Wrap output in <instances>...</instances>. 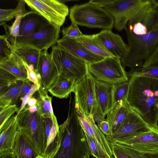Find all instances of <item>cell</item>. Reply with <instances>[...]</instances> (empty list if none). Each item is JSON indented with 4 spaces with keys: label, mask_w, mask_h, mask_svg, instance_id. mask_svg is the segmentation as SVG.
I'll use <instances>...</instances> for the list:
<instances>
[{
    "label": "cell",
    "mask_w": 158,
    "mask_h": 158,
    "mask_svg": "<svg viewBox=\"0 0 158 158\" xmlns=\"http://www.w3.org/2000/svg\"><path fill=\"white\" fill-rule=\"evenodd\" d=\"M154 64H158V46L145 63V65L146 66Z\"/></svg>",
    "instance_id": "obj_46"
},
{
    "label": "cell",
    "mask_w": 158,
    "mask_h": 158,
    "mask_svg": "<svg viewBox=\"0 0 158 158\" xmlns=\"http://www.w3.org/2000/svg\"><path fill=\"white\" fill-rule=\"evenodd\" d=\"M49 22L38 13L29 12L22 17L20 27V36L31 35Z\"/></svg>",
    "instance_id": "obj_23"
},
{
    "label": "cell",
    "mask_w": 158,
    "mask_h": 158,
    "mask_svg": "<svg viewBox=\"0 0 158 158\" xmlns=\"http://www.w3.org/2000/svg\"><path fill=\"white\" fill-rule=\"evenodd\" d=\"M130 108L125 99L114 107L108 113L105 119L109 124L111 135L116 132L123 123Z\"/></svg>",
    "instance_id": "obj_24"
},
{
    "label": "cell",
    "mask_w": 158,
    "mask_h": 158,
    "mask_svg": "<svg viewBox=\"0 0 158 158\" xmlns=\"http://www.w3.org/2000/svg\"><path fill=\"white\" fill-rule=\"evenodd\" d=\"M56 43L57 45L60 48L84 60L88 64L98 62L105 58L92 52L76 39L63 37L58 40Z\"/></svg>",
    "instance_id": "obj_19"
},
{
    "label": "cell",
    "mask_w": 158,
    "mask_h": 158,
    "mask_svg": "<svg viewBox=\"0 0 158 158\" xmlns=\"http://www.w3.org/2000/svg\"><path fill=\"white\" fill-rule=\"evenodd\" d=\"M50 54L60 75L78 80L89 72L87 63L57 45L52 47Z\"/></svg>",
    "instance_id": "obj_7"
},
{
    "label": "cell",
    "mask_w": 158,
    "mask_h": 158,
    "mask_svg": "<svg viewBox=\"0 0 158 158\" xmlns=\"http://www.w3.org/2000/svg\"><path fill=\"white\" fill-rule=\"evenodd\" d=\"M23 81L18 80L3 94L0 96V107L2 108L15 104L20 98Z\"/></svg>",
    "instance_id": "obj_30"
},
{
    "label": "cell",
    "mask_w": 158,
    "mask_h": 158,
    "mask_svg": "<svg viewBox=\"0 0 158 158\" xmlns=\"http://www.w3.org/2000/svg\"><path fill=\"white\" fill-rule=\"evenodd\" d=\"M36 158H44V157H43V156L41 155L38 156H37Z\"/></svg>",
    "instance_id": "obj_51"
},
{
    "label": "cell",
    "mask_w": 158,
    "mask_h": 158,
    "mask_svg": "<svg viewBox=\"0 0 158 158\" xmlns=\"http://www.w3.org/2000/svg\"><path fill=\"white\" fill-rule=\"evenodd\" d=\"M62 32L63 37H67L73 39H76L83 35L79 29L78 25L73 23H72L70 26L63 28Z\"/></svg>",
    "instance_id": "obj_39"
},
{
    "label": "cell",
    "mask_w": 158,
    "mask_h": 158,
    "mask_svg": "<svg viewBox=\"0 0 158 158\" xmlns=\"http://www.w3.org/2000/svg\"><path fill=\"white\" fill-rule=\"evenodd\" d=\"M117 144L132 158H158V153L152 154H143L137 152L122 145Z\"/></svg>",
    "instance_id": "obj_41"
},
{
    "label": "cell",
    "mask_w": 158,
    "mask_h": 158,
    "mask_svg": "<svg viewBox=\"0 0 158 158\" xmlns=\"http://www.w3.org/2000/svg\"><path fill=\"white\" fill-rule=\"evenodd\" d=\"M22 17L21 16L16 17L11 25L6 24L3 25L6 32V39L11 46L15 40L20 36V27Z\"/></svg>",
    "instance_id": "obj_33"
},
{
    "label": "cell",
    "mask_w": 158,
    "mask_h": 158,
    "mask_svg": "<svg viewBox=\"0 0 158 158\" xmlns=\"http://www.w3.org/2000/svg\"><path fill=\"white\" fill-rule=\"evenodd\" d=\"M25 106L17 116L18 127L31 142L39 155L42 156L44 149V118L37 111L33 113Z\"/></svg>",
    "instance_id": "obj_5"
},
{
    "label": "cell",
    "mask_w": 158,
    "mask_h": 158,
    "mask_svg": "<svg viewBox=\"0 0 158 158\" xmlns=\"http://www.w3.org/2000/svg\"><path fill=\"white\" fill-rule=\"evenodd\" d=\"M111 144L112 154L115 158H132L115 143Z\"/></svg>",
    "instance_id": "obj_43"
},
{
    "label": "cell",
    "mask_w": 158,
    "mask_h": 158,
    "mask_svg": "<svg viewBox=\"0 0 158 158\" xmlns=\"http://www.w3.org/2000/svg\"><path fill=\"white\" fill-rule=\"evenodd\" d=\"M13 51L19 56L28 67L38 73L41 52L28 46L12 47Z\"/></svg>",
    "instance_id": "obj_27"
},
{
    "label": "cell",
    "mask_w": 158,
    "mask_h": 158,
    "mask_svg": "<svg viewBox=\"0 0 158 158\" xmlns=\"http://www.w3.org/2000/svg\"><path fill=\"white\" fill-rule=\"evenodd\" d=\"M97 40L114 56L121 59L128 50V44L119 35L110 30H103L95 34Z\"/></svg>",
    "instance_id": "obj_18"
},
{
    "label": "cell",
    "mask_w": 158,
    "mask_h": 158,
    "mask_svg": "<svg viewBox=\"0 0 158 158\" xmlns=\"http://www.w3.org/2000/svg\"><path fill=\"white\" fill-rule=\"evenodd\" d=\"M47 90L41 86L38 91L37 111L44 118H51L56 120L57 118L53 113L52 106V98L48 95Z\"/></svg>",
    "instance_id": "obj_29"
},
{
    "label": "cell",
    "mask_w": 158,
    "mask_h": 158,
    "mask_svg": "<svg viewBox=\"0 0 158 158\" xmlns=\"http://www.w3.org/2000/svg\"><path fill=\"white\" fill-rule=\"evenodd\" d=\"M128 50L121 59L123 66L131 69L143 67L158 46V28L142 35L133 33L126 27Z\"/></svg>",
    "instance_id": "obj_3"
},
{
    "label": "cell",
    "mask_w": 158,
    "mask_h": 158,
    "mask_svg": "<svg viewBox=\"0 0 158 158\" xmlns=\"http://www.w3.org/2000/svg\"><path fill=\"white\" fill-rule=\"evenodd\" d=\"M18 80L13 74L0 68V96L5 93Z\"/></svg>",
    "instance_id": "obj_35"
},
{
    "label": "cell",
    "mask_w": 158,
    "mask_h": 158,
    "mask_svg": "<svg viewBox=\"0 0 158 158\" xmlns=\"http://www.w3.org/2000/svg\"><path fill=\"white\" fill-rule=\"evenodd\" d=\"M153 129H155L150 127L131 108L120 127L114 133L106 137L111 144L123 141Z\"/></svg>",
    "instance_id": "obj_13"
},
{
    "label": "cell",
    "mask_w": 158,
    "mask_h": 158,
    "mask_svg": "<svg viewBox=\"0 0 158 158\" xmlns=\"http://www.w3.org/2000/svg\"><path fill=\"white\" fill-rule=\"evenodd\" d=\"M34 84L28 79L23 81L19 98L21 100L25 95L31 92Z\"/></svg>",
    "instance_id": "obj_44"
},
{
    "label": "cell",
    "mask_w": 158,
    "mask_h": 158,
    "mask_svg": "<svg viewBox=\"0 0 158 158\" xmlns=\"http://www.w3.org/2000/svg\"><path fill=\"white\" fill-rule=\"evenodd\" d=\"M24 0H21L15 9H0V25L3 26L6 23L19 16L22 17L27 14L29 11L25 9Z\"/></svg>",
    "instance_id": "obj_31"
},
{
    "label": "cell",
    "mask_w": 158,
    "mask_h": 158,
    "mask_svg": "<svg viewBox=\"0 0 158 158\" xmlns=\"http://www.w3.org/2000/svg\"><path fill=\"white\" fill-rule=\"evenodd\" d=\"M88 65L89 72L96 80L111 84L129 80L121 59L118 57H106Z\"/></svg>",
    "instance_id": "obj_6"
},
{
    "label": "cell",
    "mask_w": 158,
    "mask_h": 158,
    "mask_svg": "<svg viewBox=\"0 0 158 158\" xmlns=\"http://www.w3.org/2000/svg\"><path fill=\"white\" fill-rule=\"evenodd\" d=\"M126 27L137 35L153 31L158 28V6L149 0L128 22Z\"/></svg>",
    "instance_id": "obj_11"
},
{
    "label": "cell",
    "mask_w": 158,
    "mask_h": 158,
    "mask_svg": "<svg viewBox=\"0 0 158 158\" xmlns=\"http://www.w3.org/2000/svg\"><path fill=\"white\" fill-rule=\"evenodd\" d=\"M76 39L89 51L97 55L104 58L114 56L97 40L95 34H83Z\"/></svg>",
    "instance_id": "obj_28"
},
{
    "label": "cell",
    "mask_w": 158,
    "mask_h": 158,
    "mask_svg": "<svg viewBox=\"0 0 158 158\" xmlns=\"http://www.w3.org/2000/svg\"><path fill=\"white\" fill-rule=\"evenodd\" d=\"M44 118V149L42 156L53 158L58 151L61 143V136L57 119Z\"/></svg>",
    "instance_id": "obj_16"
},
{
    "label": "cell",
    "mask_w": 158,
    "mask_h": 158,
    "mask_svg": "<svg viewBox=\"0 0 158 158\" xmlns=\"http://www.w3.org/2000/svg\"><path fill=\"white\" fill-rule=\"evenodd\" d=\"M116 143L143 154L158 153V130L153 129Z\"/></svg>",
    "instance_id": "obj_14"
},
{
    "label": "cell",
    "mask_w": 158,
    "mask_h": 158,
    "mask_svg": "<svg viewBox=\"0 0 158 158\" xmlns=\"http://www.w3.org/2000/svg\"><path fill=\"white\" fill-rule=\"evenodd\" d=\"M37 110L38 107L37 104L30 106L28 109L29 111L31 113H35L37 112Z\"/></svg>",
    "instance_id": "obj_50"
},
{
    "label": "cell",
    "mask_w": 158,
    "mask_h": 158,
    "mask_svg": "<svg viewBox=\"0 0 158 158\" xmlns=\"http://www.w3.org/2000/svg\"><path fill=\"white\" fill-rule=\"evenodd\" d=\"M37 74L40 76L41 86L47 90L60 75L51 54L48 53V50L41 52Z\"/></svg>",
    "instance_id": "obj_17"
},
{
    "label": "cell",
    "mask_w": 158,
    "mask_h": 158,
    "mask_svg": "<svg viewBox=\"0 0 158 158\" xmlns=\"http://www.w3.org/2000/svg\"><path fill=\"white\" fill-rule=\"evenodd\" d=\"M41 86V84L39 82L38 83L34 84L32 87L31 92L25 95L21 100L22 102L20 109L17 112L16 115L18 116L19 113L22 111L23 109L26 106L27 103L31 97L37 91H38Z\"/></svg>",
    "instance_id": "obj_42"
},
{
    "label": "cell",
    "mask_w": 158,
    "mask_h": 158,
    "mask_svg": "<svg viewBox=\"0 0 158 158\" xmlns=\"http://www.w3.org/2000/svg\"><path fill=\"white\" fill-rule=\"evenodd\" d=\"M149 0H117L105 7L113 18L114 26L117 31L125 29L128 22Z\"/></svg>",
    "instance_id": "obj_10"
},
{
    "label": "cell",
    "mask_w": 158,
    "mask_h": 158,
    "mask_svg": "<svg viewBox=\"0 0 158 158\" xmlns=\"http://www.w3.org/2000/svg\"><path fill=\"white\" fill-rule=\"evenodd\" d=\"M19 110L15 104L0 108V128L3 125L13 114L16 112H17Z\"/></svg>",
    "instance_id": "obj_38"
},
{
    "label": "cell",
    "mask_w": 158,
    "mask_h": 158,
    "mask_svg": "<svg viewBox=\"0 0 158 158\" xmlns=\"http://www.w3.org/2000/svg\"><path fill=\"white\" fill-rule=\"evenodd\" d=\"M17 117H11L0 128V153L12 151L18 130Z\"/></svg>",
    "instance_id": "obj_21"
},
{
    "label": "cell",
    "mask_w": 158,
    "mask_h": 158,
    "mask_svg": "<svg viewBox=\"0 0 158 158\" xmlns=\"http://www.w3.org/2000/svg\"><path fill=\"white\" fill-rule=\"evenodd\" d=\"M60 31V27L49 23L30 35L17 37L11 46H28L40 51L48 50L57 43Z\"/></svg>",
    "instance_id": "obj_8"
},
{
    "label": "cell",
    "mask_w": 158,
    "mask_h": 158,
    "mask_svg": "<svg viewBox=\"0 0 158 158\" xmlns=\"http://www.w3.org/2000/svg\"><path fill=\"white\" fill-rule=\"evenodd\" d=\"M25 64L27 71V79L34 84L38 83L40 81L37 74L27 64L25 63Z\"/></svg>",
    "instance_id": "obj_45"
},
{
    "label": "cell",
    "mask_w": 158,
    "mask_h": 158,
    "mask_svg": "<svg viewBox=\"0 0 158 158\" xmlns=\"http://www.w3.org/2000/svg\"><path fill=\"white\" fill-rule=\"evenodd\" d=\"M114 85L95 79L97 111L104 118L113 107Z\"/></svg>",
    "instance_id": "obj_20"
},
{
    "label": "cell",
    "mask_w": 158,
    "mask_h": 158,
    "mask_svg": "<svg viewBox=\"0 0 158 158\" xmlns=\"http://www.w3.org/2000/svg\"><path fill=\"white\" fill-rule=\"evenodd\" d=\"M90 152L91 155L96 158H115L111 156L93 139L85 135Z\"/></svg>",
    "instance_id": "obj_36"
},
{
    "label": "cell",
    "mask_w": 158,
    "mask_h": 158,
    "mask_svg": "<svg viewBox=\"0 0 158 158\" xmlns=\"http://www.w3.org/2000/svg\"><path fill=\"white\" fill-rule=\"evenodd\" d=\"M66 120L59 125L61 136L60 148L53 158H89L90 152L85 133L76 113L74 100Z\"/></svg>",
    "instance_id": "obj_2"
},
{
    "label": "cell",
    "mask_w": 158,
    "mask_h": 158,
    "mask_svg": "<svg viewBox=\"0 0 158 158\" xmlns=\"http://www.w3.org/2000/svg\"><path fill=\"white\" fill-rule=\"evenodd\" d=\"M37 103V99L34 97H31L28 101L26 106L29 108L31 106L36 105Z\"/></svg>",
    "instance_id": "obj_49"
},
{
    "label": "cell",
    "mask_w": 158,
    "mask_h": 158,
    "mask_svg": "<svg viewBox=\"0 0 158 158\" xmlns=\"http://www.w3.org/2000/svg\"><path fill=\"white\" fill-rule=\"evenodd\" d=\"M32 10L40 14L49 23L61 27L69 12L68 6L57 0H24Z\"/></svg>",
    "instance_id": "obj_12"
},
{
    "label": "cell",
    "mask_w": 158,
    "mask_h": 158,
    "mask_svg": "<svg viewBox=\"0 0 158 158\" xmlns=\"http://www.w3.org/2000/svg\"><path fill=\"white\" fill-rule=\"evenodd\" d=\"M73 92L75 103L88 116L94 117L98 112L95 90V79L89 72L77 80Z\"/></svg>",
    "instance_id": "obj_9"
},
{
    "label": "cell",
    "mask_w": 158,
    "mask_h": 158,
    "mask_svg": "<svg viewBox=\"0 0 158 158\" xmlns=\"http://www.w3.org/2000/svg\"><path fill=\"white\" fill-rule=\"evenodd\" d=\"M129 85V80L114 85L113 107L121 101L126 99Z\"/></svg>",
    "instance_id": "obj_34"
},
{
    "label": "cell",
    "mask_w": 158,
    "mask_h": 158,
    "mask_svg": "<svg viewBox=\"0 0 158 158\" xmlns=\"http://www.w3.org/2000/svg\"><path fill=\"white\" fill-rule=\"evenodd\" d=\"M117 0H91L89 2L96 6L103 8L116 2Z\"/></svg>",
    "instance_id": "obj_47"
},
{
    "label": "cell",
    "mask_w": 158,
    "mask_h": 158,
    "mask_svg": "<svg viewBox=\"0 0 158 158\" xmlns=\"http://www.w3.org/2000/svg\"><path fill=\"white\" fill-rule=\"evenodd\" d=\"M75 107L78 120L85 134L101 146L108 154L113 156L110 143L95 123L94 117L86 115L75 103Z\"/></svg>",
    "instance_id": "obj_15"
},
{
    "label": "cell",
    "mask_w": 158,
    "mask_h": 158,
    "mask_svg": "<svg viewBox=\"0 0 158 158\" xmlns=\"http://www.w3.org/2000/svg\"><path fill=\"white\" fill-rule=\"evenodd\" d=\"M0 158H16L12 151L0 153Z\"/></svg>",
    "instance_id": "obj_48"
},
{
    "label": "cell",
    "mask_w": 158,
    "mask_h": 158,
    "mask_svg": "<svg viewBox=\"0 0 158 158\" xmlns=\"http://www.w3.org/2000/svg\"><path fill=\"white\" fill-rule=\"evenodd\" d=\"M129 80L128 105L150 127L158 130V79L132 76Z\"/></svg>",
    "instance_id": "obj_1"
},
{
    "label": "cell",
    "mask_w": 158,
    "mask_h": 158,
    "mask_svg": "<svg viewBox=\"0 0 158 158\" xmlns=\"http://www.w3.org/2000/svg\"><path fill=\"white\" fill-rule=\"evenodd\" d=\"M69 13L72 23L78 25L110 30L114 26L112 17L103 8L89 2L74 5L70 9Z\"/></svg>",
    "instance_id": "obj_4"
},
{
    "label": "cell",
    "mask_w": 158,
    "mask_h": 158,
    "mask_svg": "<svg viewBox=\"0 0 158 158\" xmlns=\"http://www.w3.org/2000/svg\"><path fill=\"white\" fill-rule=\"evenodd\" d=\"M127 74L128 78L132 76H139L158 79V64L131 69L129 72L127 73Z\"/></svg>",
    "instance_id": "obj_32"
},
{
    "label": "cell",
    "mask_w": 158,
    "mask_h": 158,
    "mask_svg": "<svg viewBox=\"0 0 158 158\" xmlns=\"http://www.w3.org/2000/svg\"><path fill=\"white\" fill-rule=\"evenodd\" d=\"M77 80L59 75L47 90L53 96L58 98H66L73 92Z\"/></svg>",
    "instance_id": "obj_26"
},
{
    "label": "cell",
    "mask_w": 158,
    "mask_h": 158,
    "mask_svg": "<svg viewBox=\"0 0 158 158\" xmlns=\"http://www.w3.org/2000/svg\"><path fill=\"white\" fill-rule=\"evenodd\" d=\"M94 120L98 123V126L104 134L108 136L111 135L110 126L105 118L102 117L98 112L94 115Z\"/></svg>",
    "instance_id": "obj_40"
},
{
    "label": "cell",
    "mask_w": 158,
    "mask_h": 158,
    "mask_svg": "<svg viewBox=\"0 0 158 158\" xmlns=\"http://www.w3.org/2000/svg\"><path fill=\"white\" fill-rule=\"evenodd\" d=\"M12 151L16 158H36L39 156L29 139L18 127Z\"/></svg>",
    "instance_id": "obj_22"
},
{
    "label": "cell",
    "mask_w": 158,
    "mask_h": 158,
    "mask_svg": "<svg viewBox=\"0 0 158 158\" xmlns=\"http://www.w3.org/2000/svg\"><path fill=\"white\" fill-rule=\"evenodd\" d=\"M13 52L12 47L6 40L5 35L0 36V61L9 57Z\"/></svg>",
    "instance_id": "obj_37"
},
{
    "label": "cell",
    "mask_w": 158,
    "mask_h": 158,
    "mask_svg": "<svg viewBox=\"0 0 158 158\" xmlns=\"http://www.w3.org/2000/svg\"><path fill=\"white\" fill-rule=\"evenodd\" d=\"M0 68L11 73L18 80L24 81L27 79L24 62L13 52L9 58L0 61Z\"/></svg>",
    "instance_id": "obj_25"
}]
</instances>
